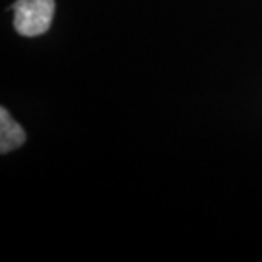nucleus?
I'll return each instance as SVG.
<instances>
[{"mask_svg": "<svg viewBox=\"0 0 262 262\" xmlns=\"http://www.w3.org/2000/svg\"><path fill=\"white\" fill-rule=\"evenodd\" d=\"M15 31L23 36H39L50 29L55 0H17L12 5Z\"/></svg>", "mask_w": 262, "mask_h": 262, "instance_id": "nucleus-1", "label": "nucleus"}, {"mask_svg": "<svg viewBox=\"0 0 262 262\" xmlns=\"http://www.w3.org/2000/svg\"><path fill=\"white\" fill-rule=\"evenodd\" d=\"M24 129L14 121L7 109L2 107L0 109V151L9 154V151L19 148L24 143Z\"/></svg>", "mask_w": 262, "mask_h": 262, "instance_id": "nucleus-2", "label": "nucleus"}]
</instances>
